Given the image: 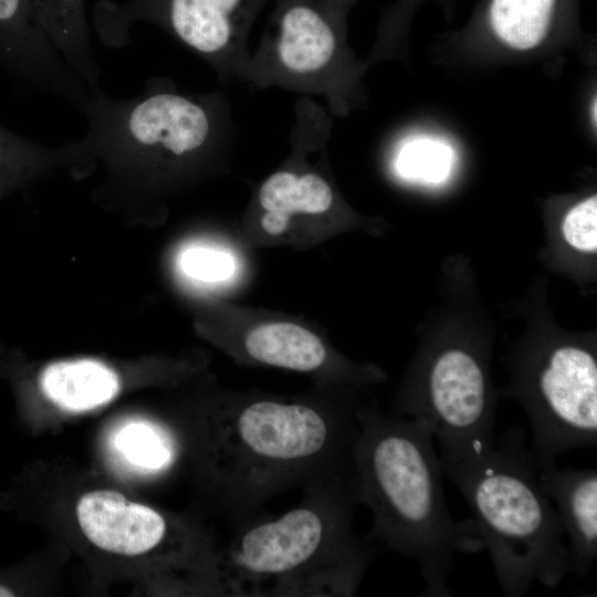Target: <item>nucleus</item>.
I'll return each instance as SVG.
<instances>
[{"label": "nucleus", "mask_w": 597, "mask_h": 597, "mask_svg": "<svg viewBox=\"0 0 597 597\" xmlns=\"http://www.w3.org/2000/svg\"><path fill=\"white\" fill-rule=\"evenodd\" d=\"M44 396L59 408L83 412L103 406L119 392L117 374L95 359L56 362L40 375Z\"/></svg>", "instance_id": "10"}, {"label": "nucleus", "mask_w": 597, "mask_h": 597, "mask_svg": "<svg viewBox=\"0 0 597 597\" xmlns=\"http://www.w3.org/2000/svg\"><path fill=\"white\" fill-rule=\"evenodd\" d=\"M112 448L122 462L142 473L166 469L176 454L174 436L147 420L122 423L112 437Z\"/></svg>", "instance_id": "16"}, {"label": "nucleus", "mask_w": 597, "mask_h": 597, "mask_svg": "<svg viewBox=\"0 0 597 597\" xmlns=\"http://www.w3.org/2000/svg\"><path fill=\"white\" fill-rule=\"evenodd\" d=\"M557 0H491L489 23L494 34L516 50H530L546 38Z\"/></svg>", "instance_id": "15"}, {"label": "nucleus", "mask_w": 597, "mask_h": 597, "mask_svg": "<svg viewBox=\"0 0 597 597\" xmlns=\"http://www.w3.org/2000/svg\"><path fill=\"white\" fill-rule=\"evenodd\" d=\"M527 395L531 452L555 461L572 449L597 443V363L579 346L562 345L537 367Z\"/></svg>", "instance_id": "5"}, {"label": "nucleus", "mask_w": 597, "mask_h": 597, "mask_svg": "<svg viewBox=\"0 0 597 597\" xmlns=\"http://www.w3.org/2000/svg\"><path fill=\"white\" fill-rule=\"evenodd\" d=\"M357 420L353 464L359 503L373 515L368 536L417 565L425 596H451L454 554L484 547L473 520L458 522L447 506L432 436L377 411L358 410Z\"/></svg>", "instance_id": "3"}, {"label": "nucleus", "mask_w": 597, "mask_h": 597, "mask_svg": "<svg viewBox=\"0 0 597 597\" xmlns=\"http://www.w3.org/2000/svg\"><path fill=\"white\" fill-rule=\"evenodd\" d=\"M0 66L24 87L78 112L91 96L44 33L28 0H0Z\"/></svg>", "instance_id": "6"}, {"label": "nucleus", "mask_w": 597, "mask_h": 597, "mask_svg": "<svg viewBox=\"0 0 597 597\" xmlns=\"http://www.w3.org/2000/svg\"><path fill=\"white\" fill-rule=\"evenodd\" d=\"M239 0H169L168 21L177 38L190 49L214 55L231 35L229 13Z\"/></svg>", "instance_id": "14"}, {"label": "nucleus", "mask_w": 597, "mask_h": 597, "mask_svg": "<svg viewBox=\"0 0 597 597\" xmlns=\"http://www.w3.org/2000/svg\"><path fill=\"white\" fill-rule=\"evenodd\" d=\"M452 151L439 142L417 138L406 145L397 157V169L401 176L422 182H440L451 168Z\"/></svg>", "instance_id": "18"}, {"label": "nucleus", "mask_w": 597, "mask_h": 597, "mask_svg": "<svg viewBox=\"0 0 597 597\" xmlns=\"http://www.w3.org/2000/svg\"><path fill=\"white\" fill-rule=\"evenodd\" d=\"M259 200L265 213L262 227L269 234H281L294 213L316 214L325 212L332 205L333 193L320 176H296L280 171L270 176L260 189Z\"/></svg>", "instance_id": "12"}, {"label": "nucleus", "mask_w": 597, "mask_h": 597, "mask_svg": "<svg viewBox=\"0 0 597 597\" xmlns=\"http://www.w3.org/2000/svg\"><path fill=\"white\" fill-rule=\"evenodd\" d=\"M534 462L540 485L567 536L570 572L584 577L597 558V471L559 469L555 461Z\"/></svg>", "instance_id": "8"}, {"label": "nucleus", "mask_w": 597, "mask_h": 597, "mask_svg": "<svg viewBox=\"0 0 597 597\" xmlns=\"http://www.w3.org/2000/svg\"><path fill=\"white\" fill-rule=\"evenodd\" d=\"M441 467L472 512L505 596H524L534 583L554 588L570 573L564 528L540 485L524 428H511L479 455Z\"/></svg>", "instance_id": "4"}, {"label": "nucleus", "mask_w": 597, "mask_h": 597, "mask_svg": "<svg viewBox=\"0 0 597 597\" xmlns=\"http://www.w3.org/2000/svg\"><path fill=\"white\" fill-rule=\"evenodd\" d=\"M357 411L273 398L219 405L197 422L202 479L234 523L294 488L354 473Z\"/></svg>", "instance_id": "1"}, {"label": "nucleus", "mask_w": 597, "mask_h": 597, "mask_svg": "<svg viewBox=\"0 0 597 597\" xmlns=\"http://www.w3.org/2000/svg\"><path fill=\"white\" fill-rule=\"evenodd\" d=\"M279 516L256 515L211 557L216 591L233 597L354 596L374 556L373 540L356 535L355 473L312 483Z\"/></svg>", "instance_id": "2"}, {"label": "nucleus", "mask_w": 597, "mask_h": 597, "mask_svg": "<svg viewBox=\"0 0 597 597\" xmlns=\"http://www.w3.org/2000/svg\"><path fill=\"white\" fill-rule=\"evenodd\" d=\"M44 33L91 92L101 90L84 0H28Z\"/></svg>", "instance_id": "9"}, {"label": "nucleus", "mask_w": 597, "mask_h": 597, "mask_svg": "<svg viewBox=\"0 0 597 597\" xmlns=\"http://www.w3.org/2000/svg\"><path fill=\"white\" fill-rule=\"evenodd\" d=\"M178 263L186 276L203 283L223 281L232 274L234 269L230 254L201 245L185 249Z\"/></svg>", "instance_id": "19"}, {"label": "nucleus", "mask_w": 597, "mask_h": 597, "mask_svg": "<svg viewBox=\"0 0 597 597\" xmlns=\"http://www.w3.org/2000/svg\"><path fill=\"white\" fill-rule=\"evenodd\" d=\"M244 352L255 362L301 373L322 370L328 362L324 343L292 323H272L252 329L245 337Z\"/></svg>", "instance_id": "11"}, {"label": "nucleus", "mask_w": 597, "mask_h": 597, "mask_svg": "<svg viewBox=\"0 0 597 597\" xmlns=\"http://www.w3.org/2000/svg\"><path fill=\"white\" fill-rule=\"evenodd\" d=\"M566 242L583 252L597 250V197L580 201L565 216L562 224Z\"/></svg>", "instance_id": "20"}, {"label": "nucleus", "mask_w": 597, "mask_h": 597, "mask_svg": "<svg viewBox=\"0 0 597 597\" xmlns=\"http://www.w3.org/2000/svg\"><path fill=\"white\" fill-rule=\"evenodd\" d=\"M335 38L327 22L313 9L296 6L282 19L277 53L282 64L294 73H311L328 63Z\"/></svg>", "instance_id": "13"}, {"label": "nucleus", "mask_w": 597, "mask_h": 597, "mask_svg": "<svg viewBox=\"0 0 597 597\" xmlns=\"http://www.w3.org/2000/svg\"><path fill=\"white\" fill-rule=\"evenodd\" d=\"M84 535L98 548L126 556L159 546L168 534L167 520L156 510L111 490L85 493L76 505Z\"/></svg>", "instance_id": "7"}, {"label": "nucleus", "mask_w": 597, "mask_h": 597, "mask_svg": "<svg viewBox=\"0 0 597 597\" xmlns=\"http://www.w3.org/2000/svg\"><path fill=\"white\" fill-rule=\"evenodd\" d=\"M14 596V593L7 586L0 585V597Z\"/></svg>", "instance_id": "21"}, {"label": "nucleus", "mask_w": 597, "mask_h": 597, "mask_svg": "<svg viewBox=\"0 0 597 597\" xmlns=\"http://www.w3.org/2000/svg\"><path fill=\"white\" fill-rule=\"evenodd\" d=\"M84 154L80 140L64 146L50 148L33 143L30 138L18 135L0 125V177L7 178L12 171L33 167L43 161H51Z\"/></svg>", "instance_id": "17"}]
</instances>
